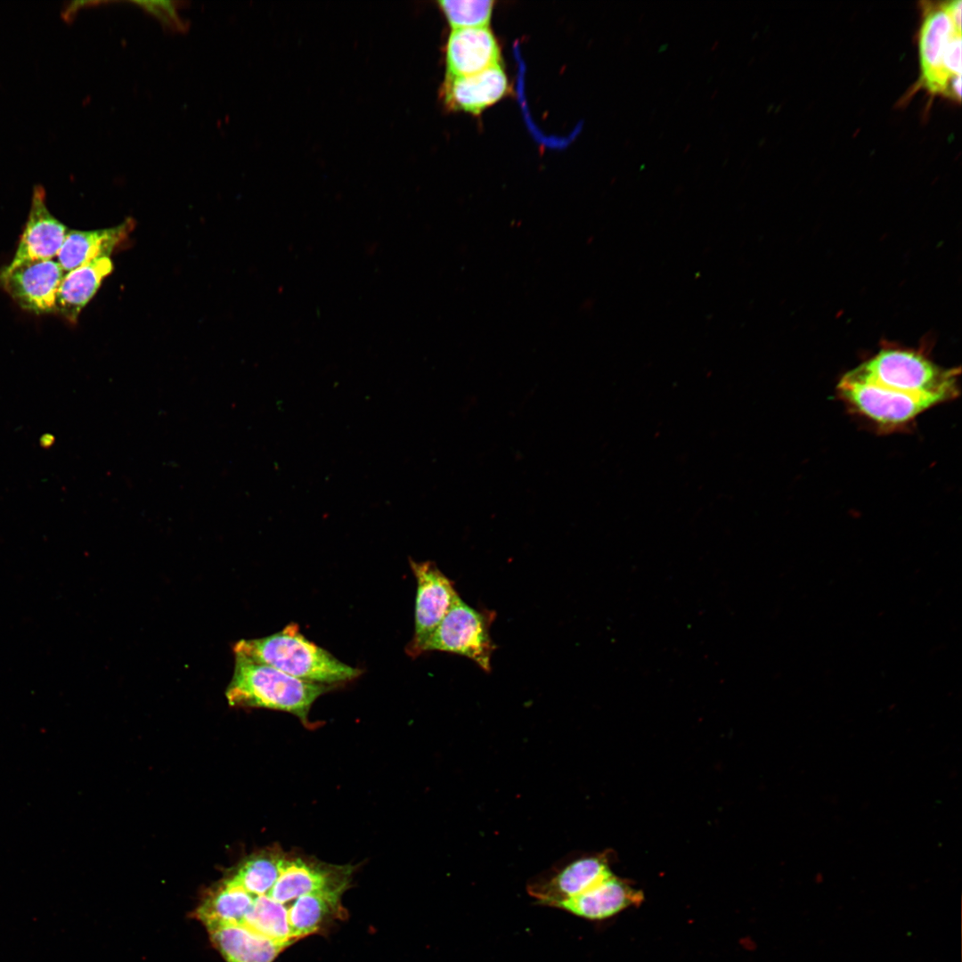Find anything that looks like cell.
<instances>
[{"label":"cell","instance_id":"1","mask_svg":"<svg viewBox=\"0 0 962 962\" xmlns=\"http://www.w3.org/2000/svg\"><path fill=\"white\" fill-rule=\"evenodd\" d=\"M959 369H943L919 352L883 348L840 379V397L883 430L902 428L958 394Z\"/></svg>","mask_w":962,"mask_h":962},{"label":"cell","instance_id":"2","mask_svg":"<svg viewBox=\"0 0 962 962\" xmlns=\"http://www.w3.org/2000/svg\"><path fill=\"white\" fill-rule=\"evenodd\" d=\"M234 654L274 667L297 679L325 685L340 684L362 674L324 648L308 640L291 623L281 632L252 640H241L233 646Z\"/></svg>","mask_w":962,"mask_h":962},{"label":"cell","instance_id":"3","mask_svg":"<svg viewBox=\"0 0 962 962\" xmlns=\"http://www.w3.org/2000/svg\"><path fill=\"white\" fill-rule=\"evenodd\" d=\"M234 658L233 674L225 691L232 706L284 711L306 722L314 702L334 689V685L297 679L240 654H234Z\"/></svg>","mask_w":962,"mask_h":962},{"label":"cell","instance_id":"4","mask_svg":"<svg viewBox=\"0 0 962 962\" xmlns=\"http://www.w3.org/2000/svg\"><path fill=\"white\" fill-rule=\"evenodd\" d=\"M495 616L494 611L474 608L458 596L426 642L423 653L443 651L457 654L472 660L484 672L490 673L491 657L496 648L490 629Z\"/></svg>","mask_w":962,"mask_h":962},{"label":"cell","instance_id":"5","mask_svg":"<svg viewBox=\"0 0 962 962\" xmlns=\"http://www.w3.org/2000/svg\"><path fill=\"white\" fill-rule=\"evenodd\" d=\"M410 565L417 581V592L414 633L406 651L409 656L416 657L423 653L426 642L459 594L454 583L436 563L410 559Z\"/></svg>","mask_w":962,"mask_h":962},{"label":"cell","instance_id":"6","mask_svg":"<svg viewBox=\"0 0 962 962\" xmlns=\"http://www.w3.org/2000/svg\"><path fill=\"white\" fill-rule=\"evenodd\" d=\"M64 274L56 260L36 261L11 271L0 269V288L24 310L35 314L54 313Z\"/></svg>","mask_w":962,"mask_h":962},{"label":"cell","instance_id":"7","mask_svg":"<svg viewBox=\"0 0 962 962\" xmlns=\"http://www.w3.org/2000/svg\"><path fill=\"white\" fill-rule=\"evenodd\" d=\"M353 868L286 854L281 874L266 894L285 904L311 893L348 888Z\"/></svg>","mask_w":962,"mask_h":962},{"label":"cell","instance_id":"8","mask_svg":"<svg viewBox=\"0 0 962 962\" xmlns=\"http://www.w3.org/2000/svg\"><path fill=\"white\" fill-rule=\"evenodd\" d=\"M68 228L48 210L45 191L34 189L29 217L12 261L2 268L11 271L25 264L53 259L58 255Z\"/></svg>","mask_w":962,"mask_h":962},{"label":"cell","instance_id":"9","mask_svg":"<svg viewBox=\"0 0 962 962\" xmlns=\"http://www.w3.org/2000/svg\"><path fill=\"white\" fill-rule=\"evenodd\" d=\"M613 874L606 853L579 858L550 878L529 885L528 893L542 905L552 906L577 896Z\"/></svg>","mask_w":962,"mask_h":962},{"label":"cell","instance_id":"10","mask_svg":"<svg viewBox=\"0 0 962 962\" xmlns=\"http://www.w3.org/2000/svg\"><path fill=\"white\" fill-rule=\"evenodd\" d=\"M508 89L507 76L496 65L471 75L446 77L443 96L452 110L479 114L504 97Z\"/></svg>","mask_w":962,"mask_h":962},{"label":"cell","instance_id":"11","mask_svg":"<svg viewBox=\"0 0 962 962\" xmlns=\"http://www.w3.org/2000/svg\"><path fill=\"white\" fill-rule=\"evenodd\" d=\"M500 48L487 27L453 29L446 46V77L471 75L499 65Z\"/></svg>","mask_w":962,"mask_h":962},{"label":"cell","instance_id":"12","mask_svg":"<svg viewBox=\"0 0 962 962\" xmlns=\"http://www.w3.org/2000/svg\"><path fill=\"white\" fill-rule=\"evenodd\" d=\"M643 900L641 891L612 875L590 890L558 902L553 907L587 919L600 920L629 907L640 905Z\"/></svg>","mask_w":962,"mask_h":962},{"label":"cell","instance_id":"13","mask_svg":"<svg viewBox=\"0 0 962 962\" xmlns=\"http://www.w3.org/2000/svg\"><path fill=\"white\" fill-rule=\"evenodd\" d=\"M135 226L133 220L105 229L69 230L57 255V262L65 273L100 257H110L124 242Z\"/></svg>","mask_w":962,"mask_h":962},{"label":"cell","instance_id":"14","mask_svg":"<svg viewBox=\"0 0 962 962\" xmlns=\"http://www.w3.org/2000/svg\"><path fill=\"white\" fill-rule=\"evenodd\" d=\"M956 32L958 31L943 4L925 13L919 32V61L922 79L932 93L945 94L947 84L942 73V61L948 42Z\"/></svg>","mask_w":962,"mask_h":962},{"label":"cell","instance_id":"15","mask_svg":"<svg viewBox=\"0 0 962 962\" xmlns=\"http://www.w3.org/2000/svg\"><path fill=\"white\" fill-rule=\"evenodd\" d=\"M112 271L111 259L100 257L65 273L59 286L55 313L76 323L81 311Z\"/></svg>","mask_w":962,"mask_h":962},{"label":"cell","instance_id":"16","mask_svg":"<svg viewBox=\"0 0 962 962\" xmlns=\"http://www.w3.org/2000/svg\"><path fill=\"white\" fill-rule=\"evenodd\" d=\"M213 945L226 962H273L289 945L274 942L242 925L207 928Z\"/></svg>","mask_w":962,"mask_h":962},{"label":"cell","instance_id":"17","mask_svg":"<svg viewBox=\"0 0 962 962\" xmlns=\"http://www.w3.org/2000/svg\"><path fill=\"white\" fill-rule=\"evenodd\" d=\"M256 895L225 877L209 889L192 917L207 928L219 925H242Z\"/></svg>","mask_w":962,"mask_h":962},{"label":"cell","instance_id":"18","mask_svg":"<svg viewBox=\"0 0 962 962\" xmlns=\"http://www.w3.org/2000/svg\"><path fill=\"white\" fill-rule=\"evenodd\" d=\"M343 890H324L305 894L294 900L288 909L291 936L298 941L320 931L343 912Z\"/></svg>","mask_w":962,"mask_h":962},{"label":"cell","instance_id":"19","mask_svg":"<svg viewBox=\"0 0 962 962\" xmlns=\"http://www.w3.org/2000/svg\"><path fill=\"white\" fill-rule=\"evenodd\" d=\"M286 853L268 848L251 854L227 876L253 895H265L278 879Z\"/></svg>","mask_w":962,"mask_h":962},{"label":"cell","instance_id":"20","mask_svg":"<svg viewBox=\"0 0 962 962\" xmlns=\"http://www.w3.org/2000/svg\"><path fill=\"white\" fill-rule=\"evenodd\" d=\"M242 925L274 942L291 945L288 909L268 895H256Z\"/></svg>","mask_w":962,"mask_h":962},{"label":"cell","instance_id":"21","mask_svg":"<svg viewBox=\"0 0 962 962\" xmlns=\"http://www.w3.org/2000/svg\"><path fill=\"white\" fill-rule=\"evenodd\" d=\"M438 4L450 25L456 29L486 27L493 2L490 0H443Z\"/></svg>","mask_w":962,"mask_h":962},{"label":"cell","instance_id":"22","mask_svg":"<svg viewBox=\"0 0 962 962\" xmlns=\"http://www.w3.org/2000/svg\"><path fill=\"white\" fill-rule=\"evenodd\" d=\"M150 13L154 14L166 25H178L181 23L176 8L170 1H142L136 2Z\"/></svg>","mask_w":962,"mask_h":962},{"label":"cell","instance_id":"23","mask_svg":"<svg viewBox=\"0 0 962 962\" xmlns=\"http://www.w3.org/2000/svg\"><path fill=\"white\" fill-rule=\"evenodd\" d=\"M943 7L948 13L956 30L961 32L962 2L960 0L947 2L943 4Z\"/></svg>","mask_w":962,"mask_h":962}]
</instances>
